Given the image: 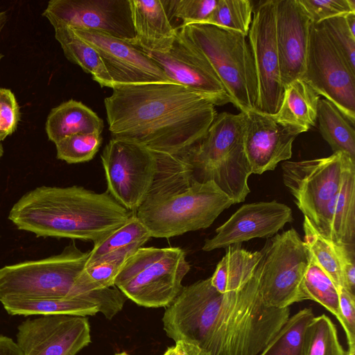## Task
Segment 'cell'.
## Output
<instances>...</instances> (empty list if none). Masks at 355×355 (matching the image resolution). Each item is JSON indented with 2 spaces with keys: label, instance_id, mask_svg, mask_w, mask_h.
Returning a JSON list of instances; mask_svg holds the SVG:
<instances>
[{
  "label": "cell",
  "instance_id": "cell-45",
  "mask_svg": "<svg viewBox=\"0 0 355 355\" xmlns=\"http://www.w3.org/2000/svg\"><path fill=\"white\" fill-rule=\"evenodd\" d=\"M163 355H175V347H171L168 348Z\"/></svg>",
  "mask_w": 355,
  "mask_h": 355
},
{
  "label": "cell",
  "instance_id": "cell-4",
  "mask_svg": "<svg viewBox=\"0 0 355 355\" xmlns=\"http://www.w3.org/2000/svg\"><path fill=\"white\" fill-rule=\"evenodd\" d=\"M243 125V112L217 114L205 136L186 157L193 180L214 181L234 204L243 202L250 192Z\"/></svg>",
  "mask_w": 355,
  "mask_h": 355
},
{
  "label": "cell",
  "instance_id": "cell-31",
  "mask_svg": "<svg viewBox=\"0 0 355 355\" xmlns=\"http://www.w3.org/2000/svg\"><path fill=\"white\" fill-rule=\"evenodd\" d=\"M303 293L305 300L319 303L339 320L338 287L312 255L304 277Z\"/></svg>",
  "mask_w": 355,
  "mask_h": 355
},
{
  "label": "cell",
  "instance_id": "cell-42",
  "mask_svg": "<svg viewBox=\"0 0 355 355\" xmlns=\"http://www.w3.org/2000/svg\"><path fill=\"white\" fill-rule=\"evenodd\" d=\"M0 355H23L17 343L10 338L0 336Z\"/></svg>",
  "mask_w": 355,
  "mask_h": 355
},
{
  "label": "cell",
  "instance_id": "cell-23",
  "mask_svg": "<svg viewBox=\"0 0 355 355\" xmlns=\"http://www.w3.org/2000/svg\"><path fill=\"white\" fill-rule=\"evenodd\" d=\"M322 235L331 242L355 247V160L345 162L340 187L329 202Z\"/></svg>",
  "mask_w": 355,
  "mask_h": 355
},
{
  "label": "cell",
  "instance_id": "cell-19",
  "mask_svg": "<svg viewBox=\"0 0 355 355\" xmlns=\"http://www.w3.org/2000/svg\"><path fill=\"white\" fill-rule=\"evenodd\" d=\"M293 220L291 209L276 200L245 204L205 241L202 250L226 248L255 238L274 236Z\"/></svg>",
  "mask_w": 355,
  "mask_h": 355
},
{
  "label": "cell",
  "instance_id": "cell-25",
  "mask_svg": "<svg viewBox=\"0 0 355 355\" xmlns=\"http://www.w3.org/2000/svg\"><path fill=\"white\" fill-rule=\"evenodd\" d=\"M320 96L301 79L284 88L278 112L273 115L279 123L306 132L315 125Z\"/></svg>",
  "mask_w": 355,
  "mask_h": 355
},
{
  "label": "cell",
  "instance_id": "cell-37",
  "mask_svg": "<svg viewBox=\"0 0 355 355\" xmlns=\"http://www.w3.org/2000/svg\"><path fill=\"white\" fill-rule=\"evenodd\" d=\"M319 24L352 71L355 72V35L350 32L345 16L333 17Z\"/></svg>",
  "mask_w": 355,
  "mask_h": 355
},
{
  "label": "cell",
  "instance_id": "cell-41",
  "mask_svg": "<svg viewBox=\"0 0 355 355\" xmlns=\"http://www.w3.org/2000/svg\"><path fill=\"white\" fill-rule=\"evenodd\" d=\"M174 347L175 355H211L202 347L184 341L176 342Z\"/></svg>",
  "mask_w": 355,
  "mask_h": 355
},
{
  "label": "cell",
  "instance_id": "cell-18",
  "mask_svg": "<svg viewBox=\"0 0 355 355\" xmlns=\"http://www.w3.org/2000/svg\"><path fill=\"white\" fill-rule=\"evenodd\" d=\"M302 133L257 110L244 113L243 148L252 173L273 171L292 156L293 143Z\"/></svg>",
  "mask_w": 355,
  "mask_h": 355
},
{
  "label": "cell",
  "instance_id": "cell-14",
  "mask_svg": "<svg viewBox=\"0 0 355 355\" xmlns=\"http://www.w3.org/2000/svg\"><path fill=\"white\" fill-rule=\"evenodd\" d=\"M42 15L54 29L94 31L128 42L135 38L130 0H51Z\"/></svg>",
  "mask_w": 355,
  "mask_h": 355
},
{
  "label": "cell",
  "instance_id": "cell-13",
  "mask_svg": "<svg viewBox=\"0 0 355 355\" xmlns=\"http://www.w3.org/2000/svg\"><path fill=\"white\" fill-rule=\"evenodd\" d=\"M248 36L258 82L257 111L275 115L284 94L276 42L275 0L263 1L254 7Z\"/></svg>",
  "mask_w": 355,
  "mask_h": 355
},
{
  "label": "cell",
  "instance_id": "cell-5",
  "mask_svg": "<svg viewBox=\"0 0 355 355\" xmlns=\"http://www.w3.org/2000/svg\"><path fill=\"white\" fill-rule=\"evenodd\" d=\"M206 58L240 112L257 110L259 89L250 46L243 34L207 24L178 26Z\"/></svg>",
  "mask_w": 355,
  "mask_h": 355
},
{
  "label": "cell",
  "instance_id": "cell-22",
  "mask_svg": "<svg viewBox=\"0 0 355 355\" xmlns=\"http://www.w3.org/2000/svg\"><path fill=\"white\" fill-rule=\"evenodd\" d=\"M135 38L130 44L144 51L166 53L177 33L163 0H130Z\"/></svg>",
  "mask_w": 355,
  "mask_h": 355
},
{
  "label": "cell",
  "instance_id": "cell-28",
  "mask_svg": "<svg viewBox=\"0 0 355 355\" xmlns=\"http://www.w3.org/2000/svg\"><path fill=\"white\" fill-rule=\"evenodd\" d=\"M150 237L148 230L135 214L102 242L94 245L85 268L114 252L121 250L135 251L142 247Z\"/></svg>",
  "mask_w": 355,
  "mask_h": 355
},
{
  "label": "cell",
  "instance_id": "cell-12",
  "mask_svg": "<svg viewBox=\"0 0 355 355\" xmlns=\"http://www.w3.org/2000/svg\"><path fill=\"white\" fill-rule=\"evenodd\" d=\"M301 80L334 105L354 125L355 72L319 24L312 23L310 28L305 68Z\"/></svg>",
  "mask_w": 355,
  "mask_h": 355
},
{
  "label": "cell",
  "instance_id": "cell-48",
  "mask_svg": "<svg viewBox=\"0 0 355 355\" xmlns=\"http://www.w3.org/2000/svg\"><path fill=\"white\" fill-rule=\"evenodd\" d=\"M350 355H355V351H352L350 352Z\"/></svg>",
  "mask_w": 355,
  "mask_h": 355
},
{
  "label": "cell",
  "instance_id": "cell-26",
  "mask_svg": "<svg viewBox=\"0 0 355 355\" xmlns=\"http://www.w3.org/2000/svg\"><path fill=\"white\" fill-rule=\"evenodd\" d=\"M54 30L55 37L60 43L67 60L90 74L101 87L112 89L114 83L98 52L77 36L71 28L60 27Z\"/></svg>",
  "mask_w": 355,
  "mask_h": 355
},
{
  "label": "cell",
  "instance_id": "cell-39",
  "mask_svg": "<svg viewBox=\"0 0 355 355\" xmlns=\"http://www.w3.org/2000/svg\"><path fill=\"white\" fill-rule=\"evenodd\" d=\"M20 112L11 90L0 88V141L12 134L18 125Z\"/></svg>",
  "mask_w": 355,
  "mask_h": 355
},
{
  "label": "cell",
  "instance_id": "cell-9",
  "mask_svg": "<svg viewBox=\"0 0 355 355\" xmlns=\"http://www.w3.org/2000/svg\"><path fill=\"white\" fill-rule=\"evenodd\" d=\"M263 248L259 290L263 303L284 309L305 300L303 281L311 254L297 232L291 228L277 234Z\"/></svg>",
  "mask_w": 355,
  "mask_h": 355
},
{
  "label": "cell",
  "instance_id": "cell-10",
  "mask_svg": "<svg viewBox=\"0 0 355 355\" xmlns=\"http://www.w3.org/2000/svg\"><path fill=\"white\" fill-rule=\"evenodd\" d=\"M348 158L337 152L327 157L282 164L285 187L297 208L321 235L324 231L327 207L339 191Z\"/></svg>",
  "mask_w": 355,
  "mask_h": 355
},
{
  "label": "cell",
  "instance_id": "cell-24",
  "mask_svg": "<svg viewBox=\"0 0 355 355\" xmlns=\"http://www.w3.org/2000/svg\"><path fill=\"white\" fill-rule=\"evenodd\" d=\"M103 128V121L93 110L73 99L53 108L45 125L48 138L55 144L73 135L101 134Z\"/></svg>",
  "mask_w": 355,
  "mask_h": 355
},
{
  "label": "cell",
  "instance_id": "cell-49",
  "mask_svg": "<svg viewBox=\"0 0 355 355\" xmlns=\"http://www.w3.org/2000/svg\"><path fill=\"white\" fill-rule=\"evenodd\" d=\"M3 54L0 53V61H1V58H3Z\"/></svg>",
  "mask_w": 355,
  "mask_h": 355
},
{
  "label": "cell",
  "instance_id": "cell-20",
  "mask_svg": "<svg viewBox=\"0 0 355 355\" xmlns=\"http://www.w3.org/2000/svg\"><path fill=\"white\" fill-rule=\"evenodd\" d=\"M312 22L298 0H275V34L284 88L301 79Z\"/></svg>",
  "mask_w": 355,
  "mask_h": 355
},
{
  "label": "cell",
  "instance_id": "cell-8",
  "mask_svg": "<svg viewBox=\"0 0 355 355\" xmlns=\"http://www.w3.org/2000/svg\"><path fill=\"white\" fill-rule=\"evenodd\" d=\"M90 252L81 251L72 243L59 254L0 268V302L87 294L78 291L76 282L85 268Z\"/></svg>",
  "mask_w": 355,
  "mask_h": 355
},
{
  "label": "cell",
  "instance_id": "cell-3",
  "mask_svg": "<svg viewBox=\"0 0 355 355\" xmlns=\"http://www.w3.org/2000/svg\"><path fill=\"white\" fill-rule=\"evenodd\" d=\"M135 214L108 193L83 187L42 186L24 194L8 218L21 230L37 236L69 238L97 245Z\"/></svg>",
  "mask_w": 355,
  "mask_h": 355
},
{
  "label": "cell",
  "instance_id": "cell-6",
  "mask_svg": "<svg viewBox=\"0 0 355 355\" xmlns=\"http://www.w3.org/2000/svg\"><path fill=\"white\" fill-rule=\"evenodd\" d=\"M234 204L214 181L193 180L179 193L147 197L135 214L151 237L168 239L208 228Z\"/></svg>",
  "mask_w": 355,
  "mask_h": 355
},
{
  "label": "cell",
  "instance_id": "cell-47",
  "mask_svg": "<svg viewBox=\"0 0 355 355\" xmlns=\"http://www.w3.org/2000/svg\"><path fill=\"white\" fill-rule=\"evenodd\" d=\"M115 355H129V354H128L126 352H121V353L116 354Z\"/></svg>",
  "mask_w": 355,
  "mask_h": 355
},
{
  "label": "cell",
  "instance_id": "cell-7",
  "mask_svg": "<svg viewBox=\"0 0 355 355\" xmlns=\"http://www.w3.org/2000/svg\"><path fill=\"white\" fill-rule=\"evenodd\" d=\"M190 268L180 248L141 247L125 259L114 285L139 306L167 307L181 291Z\"/></svg>",
  "mask_w": 355,
  "mask_h": 355
},
{
  "label": "cell",
  "instance_id": "cell-29",
  "mask_svg": "<svg viewBox=\"0 0 355 355\" xmlns=\"http://www.w3.org/2000/svg\"><path fill=\"white\" fill-rule=\"evenodd\" d=\"M314 316L311 308L290 316L258 355H303L304 333Z\"/></svg>",
  "mask_w": 355,
  "mask_h": 355
},
{
  "label": "cell",
  "instance_id": "cell-38",
  "mask_svg": "<svg viewBox=\"0 0 355 355\" xmlns=\"http://www.w3.org/2000/svg\"><path fill=\"white\" fill-rule=\"evenodd\" d=\"M313 24L355 12L354 0H298Z\"/></svg>",
  "mask_w": 355,
  "mask_h": 355
},
{
  "label": "cell",
  "instance_id": "cell-35",
  "mask_svg": "<svg viewBox=\"0 0 355 355\" xmlns=\"http://www.w3.org/2000/svg\"><path fill=\"white\" fill-rule=\"evenodd\" d=\"M101 134H77L62 139L55 144L57 157L69 164L89 162L101 146Z\"/></svg>",
  "mask_w": 355,
  "mask_h": 355
},
{
  "label": "cell",
  "instance_id": "cell-36",
  "mask_svg": "<svg viewBox=\"0 0 355 355\" xmlns=\"http://www.w3.org/2000/svg\"><path fill=\"white\" fill-rule=\"evenodd\" d=\"M171 21L180 19L179 26L203 24L214 10L218 0H163Z\"/></svg>",
  "mask_w": 355,
  "mask_h": 355
},
{
  "label": "cell",
  "instance_id": "cell-21",
  "mask_svg": "<svg viewBox=\"0 0 355 355\" xmlns=\"http://www.w3.org/2000/svg\"><path fill=\"white\" fill-rule=\"evenodd\" d=\"M125 296L116 287L95 291L75 297L41 300H14L2 302L8 313L15 315H94L101 312L111 319L120 311Z\"/></svg>",
  "mask_w": 355,
  "mask_h": 355
},
{
  "label": "cell",
  "instance_id": "cell-46",
  "mask_svg": "<svg viewBox=\"0 0 355 355\" xmlns=\"http://www.w3.org/2000/svg\"><path fill=\"white\" fill-rule=\"evenodd\" d=\"M3 149L1 144H0V157L3 155Z\"/></svg>",
  "mask_w": 355,
  "mask_h": 355
},
{
  "label": "cell",
  "instance_id": "cell-44",
  "mask_svg": "<svg viewBox=\"0 0 355 355\" xmlns=\"http://www.w3.org/2000/svg\"><path fill=\"white\" fill-rule=\"evenodd\" d=\"M7 21V15L5 11L0 10V32L6 25Z\"/></svg>",
  "mask_w": 355,
  "mask_h": 355
},
{
  "label": "cell",
  "instance_id": "cell-40",
  "mask_svg": "<svg viewBox=\"0 0 355 355\" xmlns=\"http://www.w3.org/2000/svg\"><path fill=\"white\" fill-rule=\"evenodd\" d=\"M339 289L340 318L347 337L348 350L355 351V295L342 286Z\"/></svg>",
  "mask_w": 355,
  "mask_h": 355
},
{
  "label": "cell",
  "instance_id": "cell-34",
  "mask_svg": "<svg viewBox=\"0 0 355 355\" xmlns=\"http://www.w3.org/2000/svg\"><path fill=\"white\" fill-rule=\"evenodd\" d=\"M304 241L318 264L329 275L336 285L342 286L340 262L334 243L322 236L304 217Z\"/></svg>",
  "mask_w": 355,
  "mask_h": 355
},
{
  "label": "cell",
  "instance_id": "cell-30",
  "mask_svg": "<svg viewBox=\"0 0 355 355\" xmlns=\"http://www.w3.org/2000/svg\"><path fill=\"white\" fill-rule=\"evenodd\" d=\"M135 251L121 250L114 252L85 268L76 282L78 291L83 294L114 286V279L124 261Z\"/></svg>",
  "mask_w": 355,
  "mask_h": 355
},
{
  "label": "cell",
  "instance_id": "cell-32",
  "mask_svg": "<svg viewBox=\"0 0 355 355\" xmlns=\"http://www.w3.org/2000/svg\"><path fill=\"white\" fill-rule=\"evenodd\" d=\"M340 343L336 325L325 314L314 316L304 338L303 355H350Z\"/></svg>",
  "mask_w": 355,
  "mask_h": 355
},
{
  "label": "cell",
  "instance_id": "cell-33",
  "mask_svg": "<svg viewBox=\"0 0 355 355\" xmlns=\"http://www.w3.org/2000/svg\"><path fill=\"white\" fill-rule=\"evenodd\" d=\"M254 7L249 0H218L214 10L203 24L238 31L247 37Z\"/></svg>",
  "mask_w": 355,
  "mask_h": 355
},
{
  "label": "cell",
  "instance_id": "cell-15",
  "mask_svg": "<svg viewBox=\"0 0 355 355\" xmlns=\"http://www.w3.org/2000/svg\"><path fill=\"white\" fill-rule=\"evenodd\" d=\"M170 81L183 85L215 106L231 103L222 83L206 58L186 38L179 28L166 53L144 51Z\"/></svg>",
  "mask_w": 355,
  "mask_h": 355
},
{
  "label": "cell",
  "instance_id": "cell-16",
  "mask_svg": "<svg viewBox=\"0 0 355 355\" xmlns=\"http://www.w3.org/2000/svg\"><path fill=\"white\" fill-rule=\"evenodd\" d=\"M16 337L23 355H76L91 342L88 319L71 315L28 319L18 326Z\"/></svg>",
  "mask_w": 355,
  "mask_h": 355
},
{
  "label": "cell",
  "instance_id": "cell-27",
  "mask_svg": "<svg viewBox=\"0 0 355 355\" xmlns=\"http://www.w3.org/2000/svg\"><path fill=\"white\" fill-rule=\"evenodd\" d=\"M317 121L322 137L333 152L343 153L355 160L354 125L324 98L318 102Z\"/></svg>",
  "mask_w": 355,
  "mask_h": 355
},
{
  "label": "cell",
  "instance_id": "cell-1",
  "mask_svg": "<svg viewBox=\"0 0 355 355\" xmlns=\"http://www.w3.org/2000/svg\"><path fill=\"white\" fill-rule=\"evenodd\" d=\"M112 89L104 99L112 138L154 152L156 187L186 184L191 173L186 157L205 136L217 114L215 105L173 82L116 85Z\"/></svg>",
  "mask_w": 355,
  "mask_h": 355
},
{
  "label": "cell",
  "instance_id": "cell-11",
  "mask_svg": "<svg viewBox=\"0 0 355 355\" xmlns=\"http://www.w3.org/2000/svg\"><path fill=\"white\" fill-rule=\"evenodd\" d=\"M101 157L107 191L120 205L136 214L156 176L155 154L138 144L112 138Z\"/></svg>",
  "mask_w": 355,
  "mask_h": 355
},
{
  "label": "cell",
  "instance_id": "cell-17",
  "mask_svg": "<svg viewBox=\"0 0 355 355\" xmlns=\"http://www.w3.org/2000/svg\"><path fill=\"white\" fill-rule=\"evenodd\" d=\"M72 30L98 52L114 87L171 82L144 51L130 42L98 31Z\"/></svg>",
  "mask_w": 355,
  "mask_h": 355
},
{
  "label": "cell",
  "instance_id": "cell-2",
  "mask_svg": "<svg viewBox=\"0 0 355 355\" xmlns=\"http://www.w3.org/2000/svg\"><path fill=\"white\" fill-rule=\"evenodd\" d=\"M261 260L253 276L237 289L220 293L210 277L183 286L162 318L167 336L211 355H258L290 317L289 307L263 303L259 290Z\"/></svg>",
  "mask_w": 355,
  "mask_h": 355
},
{
  "label": "cell",
  "instance_id": "cell-43",
  "mask_svg": "<svg viewBox=\"0 0 355 355\" xmlns=\"http://www.w3.org/2000/svg\"><path fill=\"white\" fill-rule=\"evenodd\" d=\"M346 24L353 35H355V12L345 16Z\"/></svg>",
  "mask_w": 355,
  "mask_h": 355
}]
</instances>
